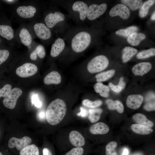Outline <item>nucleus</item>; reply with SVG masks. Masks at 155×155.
Returning a JSON list of instances; mask_svg holds the SVG:
<instances>
[{
    "label": "nucleus",
    "mask_w": 155,
    "mask_h": 155,
    "mask_svg": "<svg viewBox=\"0 0 155 155\" xmlns=\"http://www.w3.org/2000/svg\"><path fill=\"white\" fill-rule=\"evenodd\" d=\"M152 67V65L149 62H141L135 65L132 71L135 76H142L149 71Z\"/></svg>",
    "instance_id": "dca6fc26"
},
{
    "label": "nucleus",
    "mask_w": 155,
    "mask_h": 155,
    "mask_svg": "<svg viewBox=\"0 0 155 155\" xmlns=\"http://www.w3.org/2000/svg\"><path fill=\"white\" fill-rule=\"evenodd\" d=\"M151 19L153 20H155V11H154V13L152 15L151 17Z\"/></svg>",
    "instance_id": "09e8293b"
},
{
    "label": "nucleus",
    "mask_w": 155,
    "mask_h": 155,
    "mask_svg": "<svg viewBox=\"0 0 155 155\" xmlns=\"http://www.w3.org/2000/svg\"><path fill=\"white\" fill-rule=\"evenodd\" d=\"M84 150L81 147H76L72 149L65 155H82Z\"/></svg>",
    "instance_id": "4c0bfd02"
},
{
    "label": "nucleus",
    "mask_w": 155,
    "mask_h": 155,
    "mask_svg": "<svg viewBox=\"0 0 155 155\" xmlns=\"http://www.w3.org/2000/svg\"><path fill=\"white\" fill-rule=\"evenodd\" d=\"M34 49L30 54V57L32 61L36 60L38 57L40 59H43L45 56L46 52L44 46L42 44L36 45Z\"/></svg>",
    "instance_id": "412c9836"
},
{
    "label": "nucleus",
    "mask_w": 155,
    "mask_h": 155,
    "mask_svg": "<svg viewBox=\"0 0 155 155\" xmlns=\"http://www.w3.org/2000/svg\"><path fill=\"white\" fill-rule=\"evenodd\" d=\"M108 64V60L106 56L99 55L95 57L88 61L87 69L91 73H97L105 69Z\"/></svg>",
    "instance_id": "423d86ee"
},
{
    "label": "nucleus",
    "mask_w": 155,
    "mask_h": 155,
    "mask_svg": "<svg viewBox=\"0 0 155 155\" xmlns=\"http://www.w3.org/2000/svg\"><path fill=\"white\" fill-rule=\"evenodd\" d=\"M67 111L66 105L63 100L57 98L48 105L46 113L47 122L52 125L59 123L64 117Z\"/></svg>",
    "instance_id": "20e7f679"
},
{
    "label": "nucleus",
    "mask_w": 155,
    "mask_h": 155,
    "mask_svg": "<svg viewBox=\"0 0 155 155\" xmlns=\"http://www.w3.org/2000/svg\"><path fill=\"white\" fill-rule=\"evenodd\" d=\"M18 35L20 42L24 46H28L32 42L31 32L26 27L21 26L18 30Z\"/></svg>",
    "instance_id": "f8f14e48"
},
{
    "label": "nucleus",
    "mask_w": 155,
    "mask_h": 155,
    "mask_svg": "<svg viewBox=\"0 0 155 155\" xmlns=\"http://www.w3.org/2000/svg\"><path fill=\"white\" fill-rule=\"evenodd\" d=\"M69 14V17L72 19L79 26L87 20L88 5L85 1L77 0L66 1L63 4Z\"/></svg>",
    "instance_id": "7ed1b4c3"
},
{
    "label": "nucleus",
    "mask_w": 155,
    "mask_h": 155,
    "mask_svg": "<svg viewBox=\"0 0 155 155\" xmlns=\"http://www.w3.org/2000/svg\"><path fill=\"white\" fill-rule=\"evenodd\" d=\"M4 1H5V2H7V3H13L14 2H15L16 1V0H5Z\"/></svg>",
    "instance_id": "de8ad7c7"
},
{
    "label": "nucleus",
    "mask_w": 155,
    "mask_h": 155,
    "mask_svg": "<svg viewBox=\"0 0 155 155\" xmlns=\"http://www.w3.org/2000/svg\"><path fill=\"white\" fill-rule=\"evenodd\" d=\"M138 29V28L137 26H132L125 29H121L117 30L115 32V33L117 35L127 37L132 33L137 31Z\"/></svg>",
    "instance_id": "473e14b6"
},
{
    "label": "nucleus",
    "mask_w": 155,
    "mask_h": 155,
    "mask_svg": "<svg viewBox=\"0 0 155 155\" xmlns=\"http://www.w3.org/2000/svg\"><path fill=\"white\" fill-rule=\"evenodd\" d=\"M0 155H4L2 151L0 150Z\"/></svg>",
    "instance_id": "603ef678"
},
{
    "label": "nucleus",
    "mask_w": 155,
    "mask_h": 155,
    "mask_svg": "<svg viewBox=\"0 0 155 155\" xmlns=\"http://www.w3.org/2000/svg\"><path fill=\"white\" fill-rule=\"evenodd\" d=\"M94 88L95 92L101 96L106 98L109 96L110 88L108 86L97 82L94 85Z\"/></svg>",
    "instance_id": "393cba45"
},
{
    "label": "nucleus",
    "mask_w": 155,
    "mask_h": 155,
    "mask_svg": "<svg viewBox=\"0 0 155 155\" xmlns=\"http://www.w3.org/2000/svg\"><path fill=\"white\" fill-rule=\"evenodd\" d=\"M123 77H121L119 83L117 85H114L111 83H109L108 84L109 87L115 92H119L125 88V83L123 81Z\"/></svg>",
    "instance_id": "c9c22d12"
},
{
    "label": "nucleus",
    "mask_w": 155,
    "mask_h": 155,
    "mask_svg": "<svg viewBox=\"0 0 155 155\" xmlns=\"http://www.w3.org/2000/svg\"><path fill=\"white\" fill-rule=\"evenodd\" d=\"M115 73L114 70L111 69L98 73L95 76L96 81L101 82L107 80L114 76Z\"/></svg>",
    "instance_id": "c756f323"
},
{
    "label": "nucleus",
    "mask_w": 155,
    "mask_h": 155,
    "mask_svg": "<svg viewBox=\"0 0 155 155\" xmlns=\"http://www.w3.org/2000/svg\"><path fill=\"white\" fill-rule=\"evenodd\" d=\"M0 42H1V39L0 38Z\"/></svg>",
    "instance_id": "5fc2aeb1"
},
{
    "label": "nucleus",
    "mask_w": 155,
    "mask_h": 155,
    "mask_svg": "<svg viewBox=\"0 0 155 155\" xmlns=\"http://www.w3.org/2000/svg\"><path fill=\"white\" fill-rule=\"evenodd\" d=\"M14 13L19 18L24 20H34L38 15L40 8L35 3H29L17 5Z\"/></svg>",
    "instance_id": "39448f33"
},
{
    "label": "nucleus",
    "mask_w": 155,
    "mask_h": 155,
    "mask_svg": "<svg viewBox=\"0 0 155 155\" xmlns=\"http://www.w3.org/2000/svg\"><path fill=\"white\" fill-rule=\"evenodd\" d=\"M102 111V110L100 108L90 109L88 118L90 121L92 123L97 122L99 120Z\"/></svg>",
    "instance_id": "c85d7f7f"
},
{
    "label": "nucleus",
    "mask_w": 155,
    "mask_h": 155,
    "mask_svg": "<svg viewBox=\"0 0 155 155\" xmlns=\"http://www.w3.org/2000/svg\"><path fill=\"white\" fill-rule=\"evenodd\" d=\"M32 26L34 33L40 40L46 43L51 41L53 37L52 30L43 22H36Z\"/></svg>",
    "instance_id": "0eeeda50"
},
{
    "label": "nucleus",
    "mask_w": 155,
    "mask_h": 155,
    "mask_svg": "<svg viewBox=\"0 0 155 155\" xmlns=\"http://www.w3.org/2000/svg\"><path fill=\"white\" fill-rule=\"evenodd\" d=\"M130 11L128 8L122 4H118L113 7L109 12L111 17L119 16L123 19H127L129 17Z\"/></svg>",
    "instance_id": "4468645a"
},
{
    "label": "nucleus",
    "mask_w": 155,
    "mask_h": 155,
    "mask_svg": "<svg viewBox=\"0 0 155 155\" xmlns=\"http://www.w3.org/2000/svg\"><path fill=\"white\" fill-rule=\"evenodd\" d=\"M80 113H78L77 115L79 116H81L83 117H86L87 114L86 110L82 107H80Z\"/></svg>",
    "instance_id": "37998d69"
},
{
    "label": "nucleus",
    "mask_w": 155,
    "mask_h": 155,
    "mask_svg": "<svg viewBox=\"0 0 155 155\" xmlns=\"http://www.w3.org/2000/svg\"><path fill=\"white\" fill-rule=\"evenodd\" d=\"M129 150L127 148H125L124 149L121 155H129Z\"/></svg>",
    "instance_id": "49530a36"
},
{
    "label": "nucleus",
    "mask_w": 155,
    "mask_h": 155,
    "mask_svg": "<svg viewBox=\"0 0 155 155\" xmlns=\"http://www.w3.org/2000/svg\"><path fill=\"white\" fill-rule=\"evenodd\" d=\"M32 104H33L36 107L40 108L42 106V103L38 98V96L37 94L33 95L32 98Z\"/></svg>",
    "instance_id": "79ce46f5"
},
{
    "label": "nucleus",
    "mask_w": 155,
    "mask_h": 155,
    "mask_svg": "<svg viewBox=\"0 0 155 155\" xmlns=\"http://www.w3.org/2000/svg\"><path fill=\"white\" fill-rule=\"evenodd\" d=\"M20 155H39V152L37 147L34 144L29 145L20 152Z\"/></svg>",
    "instance_id": "cd10ccee"
},
{
    "label": "nucleus",
    "mask_w": 155,
    "mask_h": 155,
    "mask_svg": "<svg viewBox=\"0 0 155 155\" xmlns=\"http://www.w3.org/2000/svg\"><path fill=\"white\" fill-rule=\"evenodd\" d=\"M123 4L128 7L130 9L135 10L139 8L142 4V1L141 0H122Z\"/></svg>",
    "instance_id": "7c9ffc66"
},
{
    "label": "nucleus",
    "mask_w": 155,
    "mask_h": 155,
    "mask_svg": "<svg viewBox=\"0 0 155 155\" xmlns=\"http://www.w3.org/2000/svg\"><path fill=\"white\" fill-rule=\"evenodd\" d=\"M38 69L36 66L31 63H26L18 67L16 73L19 76L27 78L35 74L37 72Z\"/></svg>",
    "instance_id": "9d476101"
},
{
    "label": "nucleus",
    "mask_w": 155,
    "mask_h": 155,
    "mask_svg": "<svg viewBox=\"0 0 155 155\" xmlns=\"http://www.w3.org/2000/svg\"><path fill=\"white\" fill-rule=\"evenodd\" d=\"M61 81V77L57 71H54L48 73L44 78L43 82L47 85L51 84H58Z\"/></svg>",
    "instance_id": "6ab92c4d"
},
{
    "label": "nucleus",
    "mask_w": 155,
    "mask_h": 155,
    "mask_svg": "<svg viewBox=\"0 0 155 155\" xmlns=\"http://www.w3.org/2000/svg\"><path fill=\"white\" fill-rule=\"evenodd\" d=\"M155 55V49L152 48L143 51L139 53L137 55V57L139 59H143L148 58Z\"/></svg>",
    "instance_id": "72a5a7b5"
},
{
    "label": "nucleus",
    "mask_w": 155,
    "mask_h": 155,
    "mask_svg": "<svg viewBox=\"0 0 155 155\" xmlns=\"http://www.w3.org/2000/svg\"><path fill=\"white\" fill-rule=\"evenodd\" d=\"M43 155H52L50 150L47 148H44L42 150Z\"/></svg>",
    "instance_id": "a18cd8bd"
},
{
    "label": "nucleus",
    "mask_w": 155,
    "mask_h": 155,
    "mask_svg": "<svg viewBox=\"0 0 155 155\" xmlns=\"http://www.w3.org/2000/svg\"><path fill=\"white\" fill-rule=\"evenodd\" d=\"M117 146V143L111 141L108 143L105 147L106 155H117L115 149Z\"/></svg>",
    "instance_id": "f704fd0d"
},
{
    "label": "nucleus",
    "mask_w": 155,
    "mask_h": 155,
    "mask_svg": "<svg viewBox=\"0 0 155 155\" xmlns=\"http://www.w3.org/2000/svg\"><path fill=\"white\" fill-rule=\"evenodd\" d=\"M155 101L153 100L151 101H148L144 105V109L147 111H150L154 110L155 107Z\"/></svg>",
    "instance_id": "a19ab883"
},
{
    "label": "nucleus",
    "mask_w": 155,
    "mask_h": 155,
    "mask_svg": "<svg viewBox=\"0 0 155 155\" xmlns=\"http://www.w3.org/2000/svg\"><path fill=\"white\" fill-rule=\"evenodd\" d=\"M0 35L8 40H13L15 37L13 28L8 25H0Z\"/></svg>",
    "instance_id": "aec40b11"
},
{
    "label": "nucleus",
    "mask_w": 155,
    "mask_h": 155,
    "mask_svg": "<svg viewBox=\"0 0 155 155\" xmlns=\"http://www.w3.org/2000/svg\"><path fill=\"white\" fill-rule=\"evenodd\" d=\"M68 17L55 8H51L44 12L43 22L52 31L63 34L68 28Z\"/></svg>",
    "instance_id": "f03ea898"
},
{
    "label": "nucleus",
    "mask_w": 155,
    "mask_h": 155,
    "mask_svg": "<svg viewBox=\"0 0 155 155\" xmlns=\"http://www.w3.org/2000/svg\"><path fill=\"white\" fill-rule=\"evenodd\" d=\"M133 120L137 124L152 127L154 125L153 123L148 119L146 116L141 113H137L133 117Z\"/></svg>",
    "instance_id": "b1692460"
},
{
    "label": "nucleus",
    "mask_w": 155,
    "mask_h": 155,
    "mask_svg": "<svg viewBox=\"0 0 155 155\" xmlns=\"http://www.w3.org/2000/svg\"><path fill=\"white\" fill-rule=\"evenodd\" d=\"M11 89V86L9 84H6L2 88L0 89V98L1 97H5Z\"/></svg>",
    "instance_id": "ea45409f"
},
{
    "label": "nucleus",
    "mask_w": 155,
    "mask_h": 155,
    "mask_svg": "<svg viewBox=\"0 0 155 155\" xmlns=\"http://www.w3.org/2000/svg\"><path fill=\"white\" fill-rule=\"evenodd\" d=\"M132 155H142L140 153H137L134 154H133Z\"/></svg>",
    "instance_id": "3c124183"
},
{
    "label": "nucleus",
    "mask_w": 155,
    "mask_h": 155,
    "mask_svg": "<svg viewBox=\"0 0 155 155\" xmlns=\"http://www.w3.org/2000/svg\"><path fill=\"white\" fill-rule=\"evenodd\" d=\"M154 0H149L146 1L141 7L139 14L142 18L145 17L148 14L149 10L154 4Z\"/></svg>",
    "instance_id": "2f4dec72"
},
{
    "label": "nucleus",
    "mask_w": 155,
    "mask_h": 155,
    "mask_svg": "<svg viewBox=\"0 0 155 155\" xmlns=\"http://www.w3.org/2000/svg\"><path fill=\"white\" fill-rule=\"evenodd\" d=\"M66 46L65 42L62 38H57L52 43L50 52L51 56L53 58L59 56Z\"/></svg>",
    "instance_id": "ddd939ff"
},
{
    "label": "nucleus",
    "mask_w": 155,
    "mask_h": 155,
    "mask_svg": "<svg viewBox=\"0 0 155 155\" xmlns=\"http://www.w3.org/2000/svg\"><path fill=\"white\" fill-rule=\"evenodd\" d=\"M82 103L83 105L87 107L94 108L101 105L102 102L100 100L92 101L88 99H85L82 101Z\"/></svg>",
    "instance_id": "e433bc0d"
},
{
    "label": "nucleus",
    "mask_w": 155,
    "mask_h": 155,
    "mask_svg": "<svg viewBox=\"0 0 155 155\" xmlns=\"http://www.w3.org/2000/svg\"><path fill=\"white\" fill-rule=\"evenodd\" d=\"M69 139L71 144L76 147H81L85 144V140L82 135L78 131L73 130L69 135Z\"/></svg>",
    "instance_id": "f3484780"
},
{
    "label": "nucleus",
    "mask_w": 155,
    "mask_h": 155,
    "mask_svg": "<svg viewBox=\"0 0 155 155\" xmlns=\"http://www.w3.org/2000/svg\"><path fill=\"white\" fill-rule=\"evenodd\" d=\"M1 130L0 128V138L1 137Z\"/></svg>",
    "instance_id": "864d4df0"
},
{
    "label": "nucleus",
    "mask_w": 155,
    "mask_h": 155,
    "mask_svg": "<svg viewBox=\"0 0 155 155\" xmlns=\"http://www.w3.org/2000/svg\"><path fill=\"white\" fill-rule=\"evenodd\" d=\"M137 52V50L133 47L129 46L124 47L122 51L123 62L125 63L128 61Z\"/></svg>",
    "instance_id": "a878e982"
},
{
    "label": "nucleus",
    "mask_w": 155,
    "mask_h": 155,
    "mask_svg": "<svg viewBox=\"0 0 155 155\" xmlns=\"http://www.w3.org/2000/svg\"><path fill=\"white\" fill-rule=\"evenodd\" d=\"M32 141L31 138L28 136H25L20 139L12 137L9 140L8 146L11 149L16 147L18 151H20L25 147L29 145Z\"/></svg>",
    "instance_id": "9b49d317"
},
{
    "label": "nucleus",
    "mask_w": 155,
    "mask_h": 155,
    "mask_svg": "<svg viewBox=\"0 0 155 155\" xmlns=\"http://www.w3.org/2000/svg\"><path fill=\"white\" fill-rule=\"evenodd\" d=\"M44 114L43 112H42L40 113V117H44Z\"/></svg>",
    "instance_id": "8fccbe9b"
},
{
    "label": "nucleus",
    "mask_w": 155,
    "mask_h": 155,
    "mask_svg": "<svg viewBox=\"0 0 155 155\" xmlns=\"http://www.w3.org/2000/svg\"><path fill=\"white\" fill-rule=\"evenodd\" d=\"M143 100V96L140 94L129 95L127 99L126 105L130 108L136 109L140 107Z\"/></svg>",
    "instance_id": "2eb2a0df"
},
{
    "label": "nucleus",
    "mask_w": 155,
    "mask_h": 155,
    "mask_svg": "<svg viewBox=\"0 0 155 155\" xmlns=\"http://www.w3.org/2000/svg\"><path fill=\"white\" fill-rule=\"evenodd\" d=\"M155 99V95L153 93H151L148 94L145 100L146 101H149Z\"/></svg>",
    "instance_id": "c03bdc74"
},
{
    "label": "nucleus",
    "mask_w": 155,
    "mask_h": 155,
    "mask_svg": "<svg viewBox=\"0 0 155 155\" xmlns=\"http://www.w3.org/2000/svg\"><path fill=\"white\" fill-rule=\"evenodd\" d=\"M107 7L106 3L99 5L92 4L88 6L87 20L90 21L94 20L103 15L106 11Z\"/></svg>",
    "instance_id": "1a4fd4ad"
},
{
    "label": "nucleus",
    "mask_w": 155,
    "mask_h": 155,
    "mask_svg": "<svg viewBox=\"0 0 155 155\" xmlns=\"http://www.w3.org/2000/svg\"><path fill=\"white\" fill-rule=\"evenodd\" d=\"M106 102L109 109L111 110H116L120 113L123 112L124 107L121 101L118 100L113 101L109 99L106 100Z\"/></svg>",
    "instance_id": "bb28decb"
},
{
    "label": "nucleus",
    "mask_w": 155,
    "mask_h": 155,
    "mask_svg": "<svg viewBox=\"0 0 155 155\" xmlns=\"http://www.w3.org/2000/svg\"><path fill=\"white\" fill-rule=\"evenodd\" d=\"M145 38L146 35L144 34L135 32L132 33L127 37V41L131 45L136 46Z\"/></svg>",
    "instance_id": "4be33fe9"
},
{
    "label": "nucleus",
    "mask_w": 155,
    "mask_h": 155,
    "mask_svg": "<svg viewBox=\"0 0 155 155\" xmlns=\"http://www.w3.org/2000/svg\"><path fill=\"white\" fill-rule=\"evenodd\" d=\"M22 90L19 88H15L11 89L3 99V105L9 109L14 108L18 98L22 95Z\"/></svg>",
    "instance_id": "6e6552de"
},
{
    "label": "nucleus",
    "mask_w": 155,
    "mask_h": 155,
    "mask_svg": "<svg viewBox=\"0 0 155 155\" xmlns=\"http://www.w3.org/2000/svg\"><path fill=\"white\" fill-rule=\"evenodd\" d=\"M9 54L7 50L0 49V65L8 59Z\"/></svg>",
    "instance_id": "58836bf2"
},
{
    "label": "nucleus",
    "mask_w": 155,
    "mask_h": 155,
    "mask_svg": "<svg viewBox=\"0 0 155 155\" xmlns=\"http://www.w3.org/2000/svg\"><path fill=\"white\" fill-rule=\"evenodd\" d=\"M62 38L66 45L76 53L84 51L89 47L92 41L91 34L84 26L68 28Z\"/></svg>",
    "instance_id": "f257e3e1"
},
{
    "label": "nucleus",
    "mask_w": 155,
    "mask_h": 155,
    "mask_svg": "<svg viewBox=\"0 0 155 155\" xmlns=\"http://www.w3.org/2000/svg\"><path fill=\"white\" fill-rule=\"evenodd\" d=\"M89 130L93 134H104L109 131V128L106 124L99 122L92 125L90 127Z\"/></svg>",
    "instance_id": "a211bd4d"
},
{
    "label": "nucleus",
    "mask_w": 155,
    "mask_h": 155,
    "mask_svg": "<svg viewBox=\"0 0 155 155\" xmlns=\"http://www.w3.org/2000/svg\"><path fill=\"white\" fill-rule=\"evenodd\" d=\"M131 129L135 133L141 135L148 134L153 131L150 127L138 124H134L131 126Z\"/></svg>",
    "instance_id": "5701e85b"
}]
</instances>
